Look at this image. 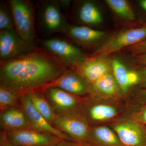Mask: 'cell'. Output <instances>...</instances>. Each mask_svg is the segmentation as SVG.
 Wrapping results in <instances>:
<instances>
[{
    "label": "cell",
    "instance_id": "cell-12",
    "mask_svg": "<svg viewBox=\"0 0 146 146\" xmlns=\"http://www.w3.org/2000/svg\"><path fill=\"white\" fill-rule=\"evenodd\" d=\"M47 86L57 87L78 97L91 93V84L85 79L77 72L66 70L54 82Z\"/></svg>",
    "mask_w": 146,
    "mask_h": 146
},
{
    "label": "cell",
    "instance_id": "cell-19",
    "mask_svg": "<svg viewBox=\"0 0 146 146\" xmlns=\"http://www.w3.org/2000/svg\"><path fill=\"white\" fill-rule=\"evenodd\" d=\"M77 15L80 22L85 25H97L102 21L99 10L92 2L82 3L79 7Z\"/></svg>",
    "mask_w": 146,
    "mask_h": 146
},
{
    "label": "cell",
    "instance_id": "cell-26",
    "mask_svg": "<svg viewBox=\"0 0 146 146\" xmlns=\"http://www.w3.org/2000/svg\"><path fill=\"white\" fill-rule=\"evenodd\" d=\"M140 80H141V77L138 73L133 71H129L128 82L130 87L138 83V82Z\"/></svg>",
    "mask_w": 146,
    "mask_h": 146
},
{
    "label": "cell",
    "instance_id": "cell-33",
    "mask_svg": "<svg viewBox=\"0 0 146 146\" xmlns=\"http://www.w3.org/2000/svg\"><path fill=\"white\" fill-rule=\"evenodd\" d=\"M144 94H145V96H146V90L145 91V92H144Z\"/></svg>",
    "mask_w": 146,
    "mask_h": 146
},
{
    "label": "cell",
    "instance_id": "cell-8",
    "mask_svg": "<svg viewBox=\"0 0 146 146\" xmlns=\"http://www.w3.org/2000/svg\"><path fill=\"white\" fill-rule=\"evenodd\" d=\"M56 115L77 113L81 107L78 97L54 86L41 90Z\"/></svg>",
    "mask_w": 146,
    "mask_h": 146
},
{
    "label": "cell",
    "instance_id": "cell-25",
    "mask_svg": "<svg viewBox=\"0 0 146 146\" xmlns=\"http://www.w3.org/2000/svg\"><path fill=\"white\" fill-rule=\"evenodd\" d=\"M128 50L134 56L146 53V39L140 43L127 48Z\"/></svg>",
    "mask_w": 146,
    "mask_h": 146
},
{
    "label": "cell",
    "instance_id": "cell-1",
    "mask_svg": "<svg viewBox=\"0 0 146 146\" xmlns=\"http://www.w3.org/2000/svg\"><path fill=\"white\" fill-rule=\"evenodd\" d=\"M65 66L47 53L34 51L1 64L0 85L22 94L41 91L54 82Z\"/></svg>",
    "mask_w": 146,
    "mask_h": 146
},
{
    "label": "cell",
    "instance_id": "cell-31",
    "mask_svg": "<svg viewBox=\"0 0 146 146\" xmlns=\"http://www.w3.org/2000/svg\"><path fill=\"white\" fill-rule=\"evenodd\" d=\"M140 77L143 84L144 86H146V67L143 69Z\"/></svg>",
    "mask_w": 146,
    "mask_h": 146
},
{
    "label": "cell",
    "instance_id": "cell-11",
    "mask_svg": "<svg viewBox=\"0 0 146 146\" xmlns=\"http://www.w3.org/2000/svg\"><path fill=\"white\" fill-rule=\"evenodd\" d=\"M114 129L123 146H146V129L139 123L123 121Z\"/></svg>",
    "mask_w": 146,
    "mask_h": 146
},
{
    "label": "cell",
    "instance_id": "cell-9",
    "mask_svg": "<svg viewBox=\"0 0 146 146\" xmlns=\"http://www.w3.org/2000/svg\"><path fill=\"white\" fill-rule=\"evenodd\" d=\"M6 133L8 141L16 146H52L63 140L50 133L31 128Z\"/></svg>",
    "mask_w": 146,
    "mask_h": 146
},
{
    "label": "cell",
    "instance_id": "cell-18",
    "mask_svg": "<svg viewBox=\"0 0 146 146\" xmlns=\"http://www.w3.org/2000/svg\"><path fill=\"white\" fill-rule=\"evenodd\" d=\"M26 93L36 110L52 125L56 115L42 91H33Z\"/></svg>",
    "mask_w": 146,
    "mask_h": 146
},
{
    "label": "cell",
    "instance_id": "cell-22",
    "mask_svg": "<svg viewBox=\"0 0 146 146\" xmlns=\"http://www.w3.org/2000/svg\"><path fill=\"white\" fill-rule=\"evenodd\" d=\"M112 74L123 93H125L129 89L128 82L129 71L120 60L113 59L112 61Z\"/></svg>",
    "mask_w": 146,
    "mask_h": 146
},
{
    "label": "cell",
    "instance_id": "cell-34",
    "mask_svg": "<svg viewBox=\"0 0 146 146\" xmlns=\"http://www.w3.org/2000/svg\"></svg>",
    "mask_w": 146,
    "mask_h": 146
},
{
    "label": "cell",
    "instance_id": "cell-27",
    "mask_svg": "<svg viewBox=\"0 0 146 146\" xmlns=\"http://www.w3.org/2000/svg\"><path fill=\"white\" fill-rule=\"evenodd\" d=\"M0 146H16L9 142L7 137L6 133L1 131L0 132Z\"/></svg>",
    "mask_w": 146,
    "mask_h": 146
},
{
    "label": "cell",
    "instance_id": "cell-7",
    "mask_svg": "<svg viewBox=\"0 0 146 146\" xmlns=\"http://www.w3.org/2000/svg\"><path fill=\"white\" fill-rule=\"evenodd\" d=\"M35 50L34 45L25 41L16 31H0L1 64Z\"/></svg>",
    "mask_w": 146,
    "mask_h": 146
},
{
    "label": "cell",
    "instance_id": "cell-16",
    "mask_svg": "<svg viewBox=\"0 0 146 146\" xmlns=\"http://www.w3.org/2000/svg\"><path fill=\"white\" fill-rule=\"evenodd\" d=\"M82 45H89L105 35V33L85 26H70L65 34Z\"/></svg>",
    "mask_w": 146,
    "mask_h": 146
},
{
    "label": "cell",
    "instance_id": "cell-20",
    "mask_svg": "<svg viewBox=\"0 0 146 146\" xmlns=\"http://www.w3.org/2000/svg\"><path fill=\"white\" fill-rule=\"evenodd\" d=\"M85 112L88 118L94 121L110 119L117 114V110L115 108L106 104L91 105L86 108Z\"/></svg>",
    "mask_w": 146,
    "mask_h": 146
},
{
    "label": "cell",
    "instance_id": "cell-10",
    "mask_svg": "<svg viewBox=\"0 0 146 146\" xmlns=\"http://www.w3.org/2000/svg\"><path fill=\"white\" fill-rule=\"evenodd\" d=\"M20 106L26 116L30 127L42 132L50 133L63 140L72 141L65 133L56 128L35 108L27 93L21 95Z\"/></svg>",
    "mask_w": 146,
    "mask_h": 146
},
{
    "label": "cell",
    "instance_id": "cell-4",
    "mask_svg": "<svg viewBox=\"0 0 146 146\" xmlns=\"http://www.w3.org/2000/svg\"><path fill=\"white\" fill-rule=\"evenodd\" d=\"M146 39V25L120 32L87 57L90 60L106 58L110 55L140 43Z\"/></svg>",
    "mask_w": 146,
    "mask_h": 146
},
{
    "label": "cell",
    "instance_id": "cell-30",
    "mask_svg": "<svg viewBox=\"0 0 146 146\" xmlns=\"http://www.w3.org/2000/svg\"><path fill=\"white\" fill-rule=\"evenodd\" d=\"M135 57L136 63L140 65L146 66V53L143 54L138 55Z\"/></svg>",
    "mask_w": 146,
    "mask_h": 146
},
{
    "label": "cell",
    "instance_id": "cell-3",
    "mask_svg": "<svg viewBox=\"0 0 146 146\" xmlns=\"http://www.w3.org/2000/svg\"><path fill=\"white\" fill-rule=\"evenodd\" d=\"M52 125L76 143L83 146H93L88 121L79 112L56 115Z\"/></svg>",
    "mask_w": 146,
    "mask_h": 146
},
{
    "label": "cell",
    "instance_id": "cell-21",
    "mask_svg": "<svg viewBox=\"0 0 146 146\" xmlns=\"http://www.w3.org/2000/svg\"><path fill=\"white\" fill-rule=\"evenodd\" d=\"M21 94L7 86L0 85V110L20 106Z\"/></svg>",
    "mask_w": 146,
    "mask_h": 146
},
{
    "label": "cell",
    "instance_id": "cell-32",
    "mask_svg": "<svg viewBox=\"0 0 146 146\" xmlns=\"http://www.w3.org/2000/svg\"><path fill=\"white\" fill-rule=\"evenodd\" d=\"M140 3L142 8L146 11V0H142L140 2Z\"/></svg>",
    "mask_w": 146,
    "mask_h": 146
},
{
    "label": "cell",
    "instance_id": "cell-15",
    "mask_svg": "<svg viewBox=\"0 0 146 146\" xmlns=\"http://www.w3.org/2000/svg\"><path fill=\"white\" fill-rule=\"evenodd\" d=\"M91 85V94L105 98L118 96L122 92L111 72L102 76Z\"/></svg>",
    "mask_w": 146,
    "mask_h": 146
},
{
    "label": "cell",
    "instance_id": "cell-23",
    "mask_svg": "<svg viewBox=\"0 0 146 146\" xmlns=\"http://www.w3.org/2000/svg\"><path fill=\"white\" fill-rule=\"evenodd\" d=\"M110 7L119 16L128 20L133 21L135 14L130 4L125 0H106Z\"/></svg>",
    "mask_w": 146,
    "mask_h": 146
},
{
    "label": "cell",
    "instance_id": "cell-13",
    "mask_svg": "<svg viewBox=\"0 0 146 146\" xmlns=\"http://www.w3.org/2000/svg\"><path fill=\"white\" fill-rule=\"evenodd\" d=\"M77 69V73L92 85L102 76L111 72L112 62L107 57L94 60L87 58Z\"/></svg>",
    "mask_w": 146,
    "mask_h": 146
},
{
    "label": "cell",
    "instance_id": "cell-2",
    "mask_svg": "<svg viewBox=\"0 0 146 146\" xmlns=\"http://www.w3.org/2000/svg\"><path fill=\"white\" fill-rule=\"evenodd\" d=\"M59 1H44L39 5L38 23L40 31L44 35L55 33L65 35L70 26L61 9Z\"/></svg>",
    "mask_w": 146,
    "mask_h": 146
},
{
    "label": "cell",
    "instance_id": "cell-24",
    "mask_svg": "<svg viewBox=\"0 0 146 146\" xmlns=\"http://www.w3.org/2000/svg\"><path fill=\"white\" fill-rule=\"evenodd\" d=\"M16 31L12 12L9 5L0 4V31Z\"/></svg>",
    "mask_w": 146,
    "mask_h": 146
},
{
    "label": "cell",
    "instance_id": "cell-28",
    "mask_svg": "<svg viewBox=\"0 0 146 146\" xmlns=\"http://www.w3.org/2000/svg\"><path fill=\"white\" fill-rule=\"evenodd\" d=\"M52 146H83L77 143H73L71 141L67 140H62L58 143Z\"/></svg>",
    "mask_w": 146,
    "mask_h": 146
},
{
    "label": "cell",
    "instance_id": "cell-29",
    "mask_svg": "<svg viewBox=\"0 0 146 146\" xmlns=\"http://www.w3.org/2000/svg\"><path fill=\"white\" fill-rule=\"evenodd\" d=\"M137 119L141 123L146 124V107L142 110L137 116Z\"/></svg>",
    "mask_w": 146,
    "mask_h": 146
},
{
    "label": "cell",
    "instance_id": "cell-5",
    "mask_svg": "<svg viewBox=\"0 0 146 146\" xmlns=\"http://www.w3.org/2000/svg\"><path fill=\"white\" fill-rule=\"evenodd\" d=\"M8 3L17 33L25 41L34 45L36 37L34 5L26 0H9Z\"/></svg>",
    "mask_w": 146,
    "mask_h": 146
},
{
    "label": "cell",
    "instance_id": "cell-17",
    "mask_svg": "<svg viewBox=\"0 0 146 146\" xmlns=\"http://www.w3.org/2000/svg\"><path fill=\"white\" fill-rule=\"evenodd\" d=\"M93 144L102 146H123L116 133L105 126H98L91 129Z\"/></svg>",
    "mask_w": 146,
    "mask_h": 146
},
{
    "label": "cell",
    "instance_id": "cell-6",
    "mask_svg": "<svg viewBox=\"0 0 146 146\" xmlns=\"http://www.w3.org/2000/svg\"><path fill=\"white\" fill-rule=\"evenodd\" d=\"M42 48L65 66L76 67L87 59L77 47L66 40L59 38H51L40 41Z\"/></svg>",
    "mask_w": 146,
    "mask_h": 146
},
{
    "label": "cell",
    "instance_id": "cell-14",
    "mask_svg": "<svg viewBox=\"0 0 146 146\" xmlns=\"http://www.w3.org/2000/svg\"><path fill=\"white\" fill-rule=\"evenodd\" d=\"M0 127L1 131L5 132L31 128L26 116L20 106L1 111Z\"/></svg>",
    "mask_w": 146,
    "mask_h": 146
}]
</instances>
